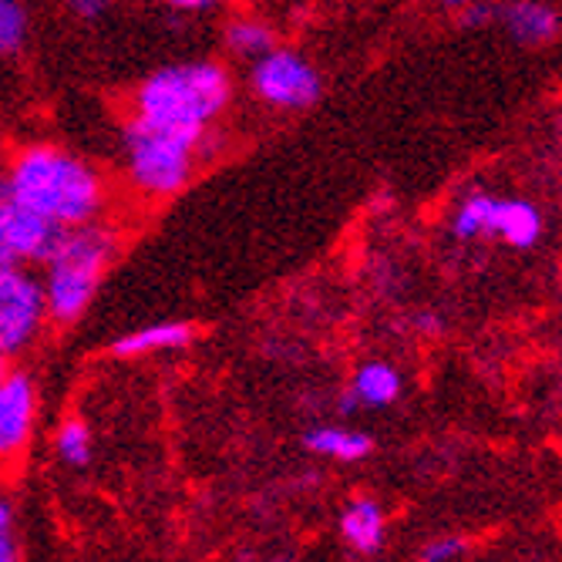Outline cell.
I'll return each instance as SVG.
<instances>
[{"mask_svg": "<svg viewBox=\"0 0 562 562\" xmlns=\"http://www.w3.org/2000/svg\"><path fill=\"white\" fill-rule=\"evenodd\" d=\"M0 189L65 233L94 226L109 213V179L101 169L50 142L18 148L8 159Z\"/></svg>", "mask_w": 562, "mask_h": 562, "instance_id": "6da1fadb", "label": "cell"}, {"mask_svg": "<svg viewBox=\"0 0 562 562\" xmlns=\"http://www.w3.org/2000/svg\"><path fill=\"white\" fill-rule=\"evenodd\" d=\"M233 101V75L220 61H179L151 71L132 94V115L142 125L195 135H213V125Z\"/></svg>", "mask_w": 562, "mask_h": 562, "instance_id": "7a4b0ae2", "label": "cell"}, {"mask_svg": "<svg viewBox=\"0 0 562 562\" xmlns=\"http://www.w3.org/2000/svg\"><path fill=\"white\" fill-rule=\"evenodd\" d=\"M122 249V233L109 223H94L65 233L55 257L41 270L47 314L55 324H75L94 300L101 280L112 270Z\"/></svg>", "mask_w": 562, "mask_h": 562, "instance_id": "3957f363", "label": "cell"}, {"mask_svg": "<svg viewBox=\"0 0 562 562\" xmlns=\"http://www.w3.org/2000/svg\"><path fill=\"white\" fill-rule=\"evenodd\" d=\"M213 135L195 138L179 132H162L128 119L122 125V166L135 192L148 199H169L195 172L199 159H210Z\"/></svg>", "mask_w": 562, "mask_h": 562, "instance_id": "277c9868", "label": "cell"}, {"mask_svg": "<svg viewBox=\"0 0 562 562\" xmlns=\"http://www.w3.org/2000/svg\"><path fill=\"white\" fill-rule=\"evenodd\" d=\"M50 314L41 277L31 270L0 273V353L18 357L37 344Z\"/></svg>", "mask_w": 562, "mask_h": 562, "instance_id": "5b68a950", "label": "cell"}, {"mask_svg": "<svg viewBox=\"0 0 562 562\" xmlns=\"http://www.w3.org/2000/svg\"><path fill=\"white\" fill-rule=\"evenodd\" d=\"M249 85L263 105L280 109V112L314 109L324 94L321 71L290 47H277L273 55H267L263 61L252 65Z\"/></svg>", "mask_w": 562, "mask_h": 562, "instance_id": "8992f818", "label": "cell"}, {"mask_svg": "<svg viewBox=\"0 0 562 562\" xmlns=\"http://www.w3.org/2000/svg\"><path fill=\"white\" fill-rule=\"evenodd\" d=\"M65 229L50 226L0 189V273L34 270L55 257Z\"/></svg>", "mask_w": 562, "mask_h": 562, "instance_id": "52a82bcc", "label": "cell"}, {"mask_svg": "<svg viewBox=\"0 0 562 562\" xmlns=\"http://www.w3.org/2000/svg\"><path fill=\"white\" fill-rule=\"evenodd\" d=\"M37 425V387L31 374L11 371L0 384V472L24 462Z\"/></svg>", "mask_w": 562, "mask_h": 562, "instance_id": "ba28073f", "label": "cell"}, {"mask_svg": "<svg viewBox=\"0 0 562 562\" xmlns=\"http://www.w3.org/2000/svg\"><path fill=\"white\" fill-rule=\"evenodd\" d=\"M542 213L532 202L485 195V236H498L508 246L529 249L542 239Z\"/></svg>", "mask_w": 562, "mask_h": 562, "instance_id": "9c48e42d", "label": "cell"}, {"mask_svg": "<svg viewBox=\"0 0 562 562\" xmlns=\"http://www.w3.org/2000/svg\"><path fill=\"white\" fill-rule=\"evenodd\" d=\"M384 508L378 498L371 495H357L344 505L340 513V536L350 549H357L361 555H374L384 546Z\"/></svg>", "mask_w": 562, "mask_h": 562, "instance_id": "30bf717a", "label": "cell"}, {"mask_svg": "<svg viewBox=\"0 0 562 562\" xmlns=\"http://www.w3.org/2000/svg\"><path fill=\"white\" fill-rule=\"evenodd\" d=\"M303 448L314 451L321 458H334V462H364L374 451L371 435L340 428V425H317L311 431H303Z\"/></svg>", "mask_w": 562, "mask_h": 562, "instance_id": "8fae6325", "label": "cell"}, {"mask_svg": "<svg viewBox=\"0 0 562 562\" xmlns=\"http://www.w3.org/2000/svg\"><path fill=\"white\" fill-rule=\"evenodd\" d=\"M498 14H502L505 31L526 47L552 44L562 31V21L549 4H513V8H502Z\"/></svg>", "mask_w": 562, "mask_h": 562, "instance_id": "7c38bea8", "label": "cell"}, {"mask_svg": "<svg viewBox=\"0 0 562 562\" xmlns=\"http://www.w3.org/2000/svg\"><path fill=\"white\" fill-rule=\"evenodd\" d=\"M195 340V327L182 324V321H169V324H151L142 330H132L125 337H119L112 344V350L119 357H142V353H159V350H182Z\"/></svg>", "mask_w": 562, "mask_h": 562, "instance_id": "4fadbf2b", "label": "cell"}, {"mask_svg": "<svg viewBox=\"0 0 562 562\" xmlns=\"http://www.w3.org/2000/svg\"><path fill=\"white\" fill-rule=\"evenodd\" d=\"M347 391L361 407H387L401 397V374L387 361H368L357 368Z\"/></svg>", "mask_w": 562, "mask_h": 562, "instance_id": "5bb4252c", "label": "cell"}, {"mask_svg": "<svg viewBox=\"0 0 562 562\" xmlns=\"http://www.w3.org/2000/svg\"><path fill=\"white\" fill-rule=\"evenodd\" d=\"M226 47H229V55L257 65L267 55H273L280 44H277V31L267 21H260V18H233L226 24Z\"/></svg>", "mask_w": 562, "mask_h": 562, "instance_id": "9a60e30c", "label": "cell"}, {"mask_svg": "<svg viewBox=\"0 0 562 562\" xmlns=\"http://www.w3.org/2000/svg\"><path fill=\"white\" fill-rule=\"evenodd\" d=\"M58 458L71 469H81L91 462V428L85 418H65L58 435H55Z\"/></svg>", "mask_w": 562, "mask_h": 562, "instance_id": "2e32d148", "label": "cell"}, {"mask_svg": "<svg viewBox=\"0 0 562 562\" xmlns=\"http://www.w3.org/2000/svg\"><path fill=\"white\" fill-rule=\"evenodd\" d=\"M31 31V14L18 0H0V58H11L24 47Z\"/></svg>", "mask_w": 562, "mask_h": 562, "instance_id": "e0dca14e", "label": "cell"}, {"mask_svg": "<svg viewBox=\"0 0 562 562\" xmlns=\"http://www.w3.org/2000/svg\"><path fill=\"white\" fill-rule=\"evenodd\" d=\"M465 539L458 536H435L418 549V562H458L465 555Z\"/></svg>", "mask_w": 562, "mask_h": 562, "instance_id": "ac0fdd59", "label": "cell"}, {"mask_svg": "<svg viewBox=\"0 0 562 562\" xmlns=\"http://www.w3.org/2000/svg\"><path fill=\"white\" fill-rule=\"evenodd\" d=\"M0 562H21V546L14 536V505L0 495Z\"/></svg>", "mask_w": 562, "mask_h": 562, "instance_id": "d6986e66", "label": "cell"}, {"mask_svg": "<svg viewBox=\"0 0 562 562\" xmlns=\"http://www.w3.org/2000/svg\"><path fill=\"white\" fill-rule=\"evenodd\" d=\"M71 14H78V18H98V14H105V4H98V0H78V4H71Z\"/></svg>", "mask_w": 562, "mask_h": 562, "instance_id": "ffe728a7", "label": "cell"}, {"mask_svg": "<svg viewBox=\"0 0 562 562\" xmlns=\"http://www.w3.org/2000/svg\"><path fill=\"white\" fill-rule=\"evenodd\" d=\"M172 11H182V14H195V11H213L210 0H176Z\"/></svg>", "mask_w": 562, "mask_h": 562, "instance_id": "44dd1931", "label": "cell"}, {"mask_svg": "<svg viewBox=\"0 0 562 562\" xmlns=\"http://www.w3.org/2000/svg\"><path fill=\"white\" fill-rule=\"evenodd\" d=\"M357 407H361V404L353 401V394H350V391H344V394H340V401H337V412H340V415H353Z\"/></svg>", "mask_w": 562, "mask_h": 562, "instance_id": "7402d4cb", "label": "cell"}, {"mask_svg": "<svg viewBox=\"0 0 562 562\" xmlns=\"http://www.w3.org/2000/svg\"><path fill=\"white\" fill-rule=\"evenodd\" d=\"M418 327H422L425 334H431V330H441V324H438V317H435V314H422V317H418Z\"/></svg>", "mask_w": 562, "mask_h": 562, "instance_id": "603a6c76", "label": "cell"}, {"mask_svg": "<svg viewBox=\"0 0 562 562\" xmlns=\"http://www.w3.org/2000/svg\"><path fill=\"white\" fill-rule=\"evenodd\" d=\"M11 374V368H8V357L4 353H0V384H4V378Z\"/></svg>", "mask_w": 562, "mask_h": 562, "instance_id": "cb8c5ba5", "label": "cell"}, {"mask_svg": "<svg viewBox=\"0 0 562 562\" xmlns=\"http://www.w3.org/2000/svg\"><path fill=\"white\" fill-rule=\"evenodd\" d=\"M4 169H8V159H4V148H0V182H4Z\"/></svg>", "mask_w": 562, "mask_h": 562, "instance_id": "d4e9b609", "label": "cell"}]
</instances>
